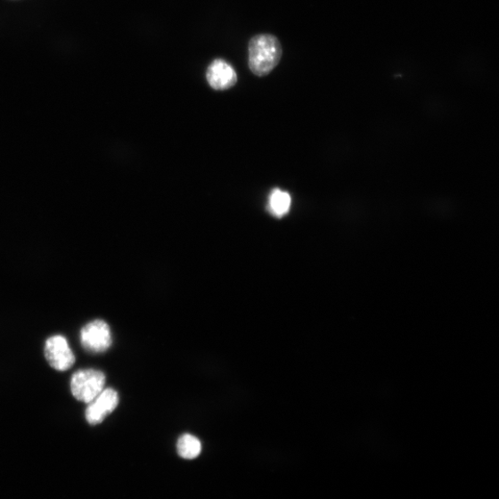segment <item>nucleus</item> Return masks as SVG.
Segmentation results:
<instances>
[{"label": "nucleus", "mask_w": 499, "mask_h": 499, "mask_svg": "<svg viewBox=\"0 0 499 499\" xmlns=\"http://www.w3.org/2000/svg\"><path fill=\"white\" fill-rule=\"evenodd\" d=\"M291 207V197L289 192L274 189L269 196L268 209L270 213L277 217L286 216Z\"/></svg>", "instance_id": "nucleus-7"}, {"label": "nucleus", "mask_w": 499, "mask_h": 499, "mask_svg": "<svg viewBox=\"0 0 499 499\" xmlns=\"http://www.w3.org/2000/svg\"><path fill=\"white\" fill-rule=\"evenodd\" d=\"M105 385V374L94 369H82L74 372L70 381L74 397L87 405L103 391Z\"/></svg>", "instance_id": "nucleus-2"}, {"label": "nucleus", "mask_w": 499, "mask_h": 499, "mask_svg": "<svg viewBox=\"0 0 499 499\" xmlns=\"http://www.w3.org/2000/svg\"><path fill=\"white\" fill-rule=\"evenodd\" d=\"M119 395L112 389H104L91 403L86 412L87 421L95 426L102 422L104 419L110 414L119 405Z\"/></svg>", "instance_id": "nucleus-5"}, {"label": "nucleus", "mask_w": 499, "mask_h": 499, "mask_svg": "<svg viewBox=\"0 0 499 499\" xmlns=\"http://www.w3.org/2000/svg\"><path fill=\"white\" fill-rule=\"evenodd\" d=\"M207 79L215 90H227L237 83V73L234 68L221 59L215 60L209 67Z\"/></svg>", "instance_id": "nucleus-6"}, {"label": "nucleus", "mask_w": 499, "mask_h": 499, "mask_svg": "<svg viewBox=\"0 0 499 499\" xmlns=\"http://www.w3.org/2000/svg\"><path fill=\"white\" fill-rule=\"evenodd\" d=\"M179 455L185 460L197 458L202 452V444L192 435L186 434L180 438L177 443Z\"/></svg>", "instance_id": "nucleus-8"}, {"label": "nucleus", "mask_w": 499, "mask_h": 499, "mask_svg": "<svg viewBox=\"0 0 499 499\" xmlns=\"http://www.w3.org/2000/svg\"><path fill=\"white\" fill-rule=\"evenodd\" d=\"M45 356L50 366L58 371H66L75 363V356L67 339L60 335L46 340Z\"/></svg>", "instance_id": "nucleus-4"}, {"label": "nucleus", "mask_w": 499, "mask_h": 499, "mask_svg": "<svg viewBox=\"0 0 499 499\" xmlns=\"http://www.w3.org/2000/svg\"><path fill=\"white\" fill-rule=\"evenodd\" d=\"M81 342L91 354H102L110 348L112 337L109 324L103 320H94L86 324L81 331Z\"/></svg>", "instance_id": "nucleus-3"}, {"label": "nucleus", "mask_w": 499, "mask_h": 499, "mask_svg": "<svg viewBox=\"0 0 499 499\" xmlns=\"http://www.w3.org/2000/svg\"><path fill=\"white\" fill-rule=\"evenodd\" d=\"M249 68L257 77H266L280 63L282 47L280 40L271 35H259L249 43Z\"/></svg>", "instance_id": "nucleus-1"}]
</instances>
